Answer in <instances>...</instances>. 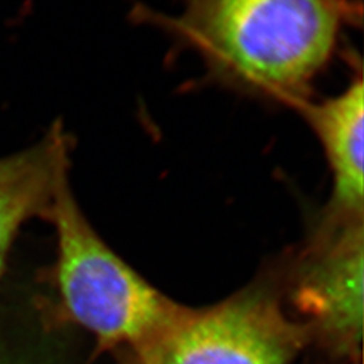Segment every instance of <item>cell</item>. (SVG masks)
<instances>
[{
  "label": "cell",
  "mask_w": 364,
  "mask_h": 364,
  "mask_svg": "<svg viewBox=\"0 0 364 364\" xmlns=\"http://www.w3.org/2000/svg\"><path fill=\"white\" fill-rule=\"evenodd\" d=\"M180 15H150L227 90L297 109L332 64L362 0H181Z\"/></svg>",
  "instance_id": "6da1fadb"
},
{
  "label": "cell",
  "mask_w": 364,
  "mask_h": 364,
  "mask_svg": "<svg viewBox=\"0 0 364 364\" xmlns=\"http://www.w3.org/2000/svg\"><path fill=\"white\" fill-rule=\"evenodd\" d=\"M363 221L320 224L293 290L312 338L352 360L360 359L363 338Z\"/></svg>",
  "instance_id": "277c9868"
},
{
  "label": "cell",
  "mask_w": 364,
  "mask_h": 364,
  "mask_svg": "<svg viewBox=\"0 0 364 364\" xmlns=\"http://www.w3.org/2000/svg\"><path fill=\"white\" fill-rule=\"evenodd\" d=\"M69 147L64 126L55 122L38 142L0 158V274L22 224L48 219L57 182L70 165Z\"/></svg>",
  "instance_id": "8992f818"
},
{
  "label": "cell",
  "mask_w": 364,
  "mask_h": 364,
  "mask_svg": "<svg viewBox=\"0 0 364 364\" xmlns=\"http://www.w3.org/2000/svg\"><path fill=\"white\" fill-rule=\"evenodd\" d=\"M0 364H6V363H0Z\"/></svg>",
  "instance_id": "52a82bcc"
},
{
  "label": "cell",
  "mask_w": 364,
  "mask_h": 364,
  "mask_svg": "<svg viewBox=\"0 0 364 364\" xmlns=\"http://www.w3.org/2000/svg\"><path fill=\"white\" fill-rule=\"evenodd\" d=\"M358 364H359V363H358Z\"/></svg>",
  "instance_id": "ba28073f"
},
{
  "label": "cell",
  "mask_w": 364,
  "mask_h": 364,
  "mask_svg": "<svg viewBox=\"0 0 364 364\" xmlns=\"http://www.w3.org/2000/svg\"><path fill=\"white\" fill-rule=\"evenodd\" d=\"M305 323L290 320L273 296L250 289L207 308L182 306L124 364H289L309 341Z\"/></svg>",
  "instance_id": "3957f363"
},
{
  "label": "cell",
  "mask_w": 364,
  "mask_h": 364,
  "mask_svg": "<svg viewBox=\"0 0 364 364\" xmlns=\"http://www.w3.org/2000/svg\"><path fill=\"white\" fill-rule=\"evenodd\" d=\"M363 75L358 68L348 87L299 111L321 144L332 176V195L321 224L363 220Z\"/></svg>",
  "instance_id": "5b68a950"
},
{
  "label": "cell",
  "mask_w": 364,
  "mask_h": 364,
  "mask_svg": "<svg viewBox=\"0 0 364 364\" xmlns=\"http://www.w3.org/2000/svg\"><path fill=\"white\" fill-rule=\"evenodd\" d=\"M48 219L57 232V287L65 314L100 350L131 348L182 309L132 270L92 228L77 204L69 169L57 182Z\"/></svg>",
  "instance_id": "7a4b0ae2"
}]
</instances>
